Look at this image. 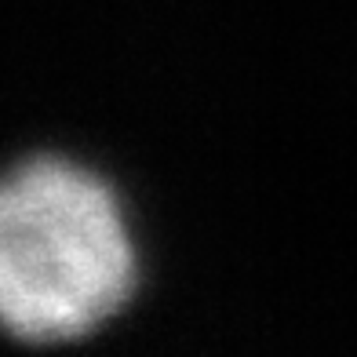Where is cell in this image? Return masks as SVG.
<instances>
[{"instance_id": "cell-1", "label": "cell", "mask_w": 357, "mask_h": 357, "mask_svg": "<svg viewBox=\"0 0 357 357\" xmlns=\"http://www.w3.org/2000/svg\"><path fill=\"white\" fill-rule=\"evenodd\" d=\"M135 291V252L113 190L62 157H29L0 190V317L26 347L73 343Z\"/></svg>"}]
</instances>
